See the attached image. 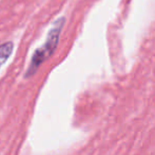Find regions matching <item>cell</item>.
I'll return each mask as SVG.
<instances>
[{
    "mask_svg": "<svg viewBox=\"0 0 155 155\" xmlns=\"http://www.w3.org/2000/svg\"><path fill=\"white\" fill-rule=\"evenodd\" d=\"M13 52V44L8 41L0 45V67L8 61L10 55Z\"/></svg>",
    "mask_w": 155,
    "mask_h": 155,
    "instance_id": "obj_2",
    "label": "cell"
},
{
    "mask_svg": "<svg viewBox=\"0 0 155 155\" xmlns=\"http://www.w3.org/2000/svg\"><path fill=\"white\" fill-rule=\"evenodd\" d=\"M64 20L65 19L61 17V18L57 19L54 23L53 27H52V29L50 30L49 34H48V37L45 45L42 47L38 48L34 52V54H33L31 63H30L29 67L27 69V72H25V78L32 77L37 71V69L40 67V65L45 60H48L53 54V52L55 51L56 47L58 45V41H59L60 32H61L62 27L64 25Z\"/></svg>",
    "mask_w": 155,
    "mask_h": 155,
    "instance_id": "obj_1",
    "label": "cell"
}]
</instances>
